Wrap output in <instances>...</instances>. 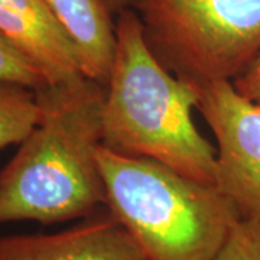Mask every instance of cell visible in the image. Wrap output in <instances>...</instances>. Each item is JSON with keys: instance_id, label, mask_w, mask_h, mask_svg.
I'll list each match as a JSON object with an SVG mask.
<instances>
[{"instance_id": "6da1fadb", "label": "cell", "mask_w": 260, "mask_h": 260, "mask_svg": "<svg viewBox=\"0 0 260 260\" xmlns=\"http://www.w3.org/2000/svg\"><path fill=\"white\" fill-rule=\"evenodd\" d=\"M35 93L39 121L0 171V223L87 218L106 207L97 162L106 88L80 75Z\"/></svg>"}, {"instance_id": "7a4b0ae2", "label": "cell", "mask_w": 260, "mask_h": 260, "mask_svg": "<svg viewBox=\"0 0 260 260\" xmlns=\"http://www.w3.org/2000/svg\"><path fill=\"white\" fill-rule=\"evenodd\" d=\"M104 88L103 146L215 185L217 150L192 120L197 85L159 62L133 9L117 15L116 51Z\"/></svg>"}, {"instance_id": "3957f363", "label": "cell", "mask_w": 260, "mask_h": 260, "mask_svg": "<svg viewBox=\"0 0 260 260\" xmlns=\"http://www.w3.org/2000/svg\"><path fill=\"white\" fill-rule=\"evenodd\" d=\"M106 208L148 260H217L240 214L217 185L146 158L97 149Z\"/></svg>"}, {"instance_id": "277c9868", "label": "cell", "mask_w": 260, "mask_h": 260, "mask_svg": "<svg viewBox=\"0 0 260 260\" xmlns=\"http://www.w3.org/2000/svg\"><path fill=\"white\" fill-rule=\"evenodd\" d=\"M143 37L194 85L234 81L260 52V0H136Z\"/></svg>"}, {"instance_id": "5b68a950", "label": "cell", "mask_w": 260, "mask_h": 260, "mask_svg": "<svg viewBox=\"0 0 260 260\" xmlns=\"http://www.w3.org/2000/svg\"><path fill=\"white\" fill-rule=\"evenodd\" d=\"M197 109L217 142L215 185L240 214L260 224V106L232 81L197 85Z\"/></svg>"}, {"instance_id": "8992f818", "label": "cell", "mask_w": 260, "mask_h": 260, "mask_svg": "<svg viewBox=\"0 0 260 260\" xmlns=\"http://www.w3.org/2000/svg\"><path fill=\"white\" fill-rule=\"evenodd\" d=\"M0 260H148L107 208L52 234L0 237Z\"/></svg>"}, {"instance_id": "52a82bcc", "label": "cell", "mask_w": 260, "mask_h": 260, "mask_svg": "<svg viewBox=\"0 0 260 260\" xmlns=\"http://www.w3.org/2000/svg\"><path fill=\"white\" fill-rule=\"evenodd\" d=\"M0 37L37 65L48 84L83 75L77 48L45 0H0Z\"/></svg>"}, {"instance_id": "ba28073f", "label": "cell", "mask_w": 260, "mask_h": 260, "mask_svg": "<svg viewBox=\"0 0 260 260\" xmlns=\"http://www.w3.org/2000/svg\"><path fill=\"white\" fill-rule=\"evenodd\" d=\"M77 48L84 77L106 85L116 51V22L103 0H45Z\"/></svg>"}, {"instance_id": "9c48e42d", "label": "cell", "mask_w": 260, "mask_h": 260, "mask_svg": "<svg viewBox=\"0 0 260 260\" xmlns=\"http://www.w3.org/2000/svg\"><path fill=\"white\" fill-rule=\"evenodd\" d=\"M41 106L35 90L15 83H0V149L20 145L37 126Z\"/></svg>"}, {"instance_id": "30bf717a", "label": "cell", "mask_w": 260, "mask_h": 260, "mask_svg": "<svg viewBox=\"0 0 260 260\" xmlns=\"http://www.w3.org/2000/svg\"><path fill=\"white\" fill-rule=\"evenodd\" d=\"M0 83L20 84L39 90L48 81L37 65L0 37Z\"/></svg>"}, {"instance_id": "8fae6325", "label": "cell", "mask_w": 260, "mask_h": 260, "mask_svg": "<svg viewBox=\"0 0 260 260\" xmlns=\"http://www.w3.org/2000/svg\"><path fill=\"white\" fill-rule=\"evenodd\" d=\"M217 260H260V224L237 221Z\"/></svg>"}, {"instance_id": "7c38bea8", "label": "cell", "mask_w": 260, "mask_h": 260, "mask_svg": "<svg viewBox=\"0 0 260 260\" xmlns=\"http://www.w3.org/2000/svg\"><path fill=\"white\" fill-rule=\"evenodd\" d=\"M233 85L243 97L260 106V52L233 81Z\"/></svg>"}, {"instance_id": "4fadbf2b", "label": "cell", "mask_w": 260, "mask_h": 260, "mask_svg": "<svg viewBox=\"0 0 260 260\" xmlns=\"http://www.w3.org/2000/svg\"><path fill=\"white\" fill-rule=\"evenodd\" d=\"M103 3L106 5V8L113 16H117L123 10L133 9L136 0H103Z\"/></svg>"}]
</instances>
